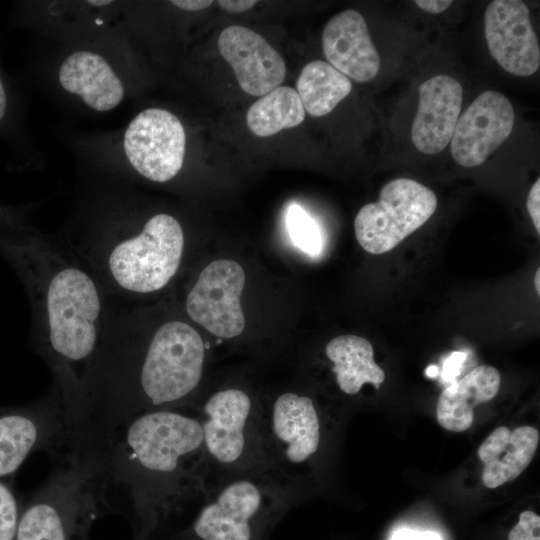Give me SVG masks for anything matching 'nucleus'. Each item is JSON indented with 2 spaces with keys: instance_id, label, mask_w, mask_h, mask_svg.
Returning <instances> with one entry per match:
<instances>
[{
  "instance_id": "obj_6",
  "label": "nucleus",
  "mask_w": 540,
  "mask_h": 540,
  "mask_svg": "<svg viewBox=\"0 0 540 540\" xmlns=\"http://www.w3.org/2000/svg\"><path fill=\"white\" fill-rule=\"evenodd\" d=\"M184 251V233L176 218L159 213L141 230L118 235L90 248V264L99 284L116 293L148 294L164 288L177 273Z\"/></svg>"
},
{
  "instance_id": "obj_32",
  "label": "nucleus",
  "mask_w": 540,
  "mask_h": 540,
  "mask_svg": "<svg viewBox=\"0 0 540 540\" xmlns=\"http://www.w3.org/2000/svg\"><path fill=\"white\" fill-rule=\"evenodd\" d=\"M7 110V95L3 81L0 77V121L4 118Z\"/></svg>"
},
{
  "instance_id": "obj_8",
  "label": "nucleus",
  "mask_w": 540,
  "mask_h": 540,
  "mask_svg": "<svg viewBox=\"0 0 540 540\" xmlns=\"http://www.w3.org/2000/svg\"><path fill=\"white\" fill-rule=\"evenodd\" d=\"M264 432L270 465L307 485L324 442V422L312 396L283 391L263 403Z\"/></svg>"
},
{
  "instance_id": "obj_34",
  "label": "nucleus",
  "mask_w": 540,
  "mask_h": 540,
  "mask_svg": "<svg viewBox=\"0 0 540 540\" xmlns=\"http://www.w3.org/2000/svg\"><path fill=\"white\" fill-rule=\"evenodd\" d=\"M89 4L91 5H96V6H103V5H108L111 3V1H108V0H104V1H88Z\"/></svg>"
},
{
  "instance_id": "obj_16",
  "label": "nucleus",
  "mask_w": 540,
  "mask_h": 540,
  "mask_svg": "<svg viewBox=\"0 0 540 540\" xmlns=\"http://www.w3.org/2000/svg\"><path fill=\"white\" fill-rule=\"evenodd\" d=\"M418 93L411 139L418 151L438 154L453 136L461 113L463 88L455 78L437 75L420 84Z\"/></svg>"
},
{
  "instance_id": "obj_19",
  "label": "nucleus",
  "mask_w": 540,
  "mask_h": 540,
  "mask_svg": "<svg viewBox=\"0 0 540 540\" xmlns=\"http://www.w3.org/2000/svg\"><path fill=\"white\" fill-rule=\"evenodd\" d=\"M59 81L67 92L100 112L115 108L124 96L123 84L111 66L90 51L71 54L60 67Z\"/></svg>"
},
{
  "instance_id": "obj_10",
  "label": "nucleus",
  "mask_w": 540,
  "mask_h": 540,
  "mask_svg": "<svg viewBox=\"0 0 540 540\" xmlns=\"http://www.w3.org/2000/svg\"><path fill=\"white\" fill-rule=\"evenodd\" d=\"M68 431L67 413L55 393L28 405L0 408V480L15 473L31 453L60 445Z\"/></svg>"
},
{
  "instance_id": "obj_20",
  "label": "nucleus",
  "mask_w": 540,
  "mask_h": 540,
  "mask_svg": "<svg viewBox=\"0 0 540 540\" xmlns=\"http://www.w3.org/2000/svg\"><path fill=\"white\" fill-rule=\"evenodd\" d=\"M500 382L499 371L490 365L477 366L459 381L452 382L438 398V423L452 432L469 429L474 421V407L492 400Z\"/></svg>"
},
{
  "instance_id": "obj_12",
  "label": "nucleus",
  "mask_w": 540,
  "mask_h": 540,
  "mask_svg": "<svg viewBox=\"0 0 540 540\" xmlns=\"http://www.w3.org/2000/svg\"><path fill=\"white\" fill-rule=\"evenodd\" d=\"M245 279L243 268L234 260L208 264L186 298L190 319L219 338L239 336L245 328L240 304Z\"/></svg>"
},
{
  "instance_id": "obj_28",
  "label": "nucleus",
  "mask_w": 540,
  "mask_h": 540,
  "mask_svg": "<svg viewBox=\"0 0 540 540\" xmlns=\"http://www.w3.org/2000/svg\"><path fill=\"white\" fill-rule=\"evenodd\" d=\"M389 540H443L442 537L432 531H418L409 528L396 530Z\"/></svg>"
},
{
  "instance_id": "obj_7",
  "label": "nucleus",
  "mask_w": 540,
  "mask_h": 540,
  "mask_svg": "<svg viewBox=\"0 0 540 540\" xmlns=\"http://www.w3.org/2000/svg\"><path fill=\"white\" fill-rule=\"evenodd\" d=\"M191 408L203 433L212 482L223 476L272 468L268 461L263 402L240 386L214 390Z\"/></svg>"
},
{
  "instance_id": "obj_3",
  "label": "nucleus",
  "mask_w": 540,
  "mask_h": 540,
  "mask_svg": "<svg viewBox=\"0 0 540 540\" xmlns=\"http://www.w3.org/2000/svg\"><path fill=\"white\" fill-rule=\"evenodd\" d=\"M109 483L122 485L147 522L193 499L212 484L199 418L192 408L142 413L107 441Z\"/></svg>"
},
{
  "instance_id": "obj_33",
  "label": "nucleus",
  "mask_w": 540,
  "mask_h": 540,
  "mask_svg": "<svg viewBox=\"0 0 540 540\" xmlns=\"http://www.w3.org/2000/svg\"><path fill=\"white\" fill-rule=\"evenodd\" d=\"M539 280H540V269L538 268L537 271H536V274H535V278H534L535 288H536V291H537L538 295H539V292H540Z\"/></svg>"
},
{
  "instance_id": "obj_30",
  "label": "nucleus",
  "mask_w": 540,
  "mask_h": 540,
  "mask_svg": "<svg viewBox=\"0 0 540 540\" xmlns=\"http://www.w3.org/2000/svg\"><path fill=\"white\" fill-rule=\"evenodd\" d=\"M218 5L227 12L231 13H240L245 12L257 3L254 0H219L217 1Z\"/></svg>"
},
{
  "instance_id": "obj_23",
  "label": "nucleus",
  "mask_w": 540,
  "mask_h": 540,
  "mask_svg": "<svg viewBox=\"0 0 540 540\" xmlns=\"http://www.w3.org/2000/svg\"><path fill=\"white\" fill-rule=\"evenodd\" d=\"M304 118L305 110L297 91L278 86L250 106L246 123L254 135L268 137L300 125Z\"/></svg>"
},
{
  "instance_id": "obj_9",
  "label": "nucleus",
  "mask_w": 540,
  "mask_h": 540,
  "mask_svg": "<svg viewBox=\"0 0 540 540\" xmlns=\"http://www.w3.org/2000/svg\"><path fill=\"white\" fill-rule=\"evenodd\" d=\"M438 204L429 187L409 178H397L380 190L378 201L365 204L354 220L359 245L370 254L389 252L419 229Z\"/></svg>"
},
{
  "instance_id": "obj_24",
  "label": "nucleus",
  "mask_w": 540,
  "mask_h": 540,
  "mask_svg": "<svg viewBox=\"0 0 540 540\" xmlns=\"http://www.w3.org/2000/svg\"><path fill=\"white\" fill-rule=\"evenodd\" d=\"M287 232L293 244L305 254L318 255L322 249L320 229L300 205L293 203L285 215Z\"/></svg>"
},
{
  "instance_id": "obj_1",
  "label": "nucleus",
  "mask_w": 540,
  "mask_h": 540,
  "mask_svg": "<svg viewBox=\"0 0 540 540\" xmlns=\"http://www.w3.org/2000/svg\"><path fill=\"white\" fill-rule=\"evenodd\" d=\"M207 345L191 325L168 321L146 341L105 327L70 428L99 441L149 411L191 408L203 379Z\"/></svg>"
},
{
  "instance_id": "obj_25",
  "label": "nucleus",
  "mask_w": 540,
  "mask_h": 540,
  "mask_svg": "<svg viewBox=\"0 0 540 540\" xmlns=\"http://www.w3.org/2000/svg\"><path fill=\"white\" fill-rule=\"evenodd\" d=\"M20 509L12 488L0 480V540H15Z\"/></svg>"
},
{
  "instance_id": "obj_18",
  "label": "nucleus",
  "mask_w": 540,
  "mask_h": 540,
  "mask_svg": "<svg viewBox=\"0 0 540 540\" xmlns=\"http://www.w3.org/2000/svg\"><path fill=\"white\" fill-rule=\"evenodd\" d=\"M539 443V431L531 426L514 430L500 426L478 448L484 464L483 484L494 489L516 479L530 464Z\"/></svg>"
},
{
  "instance_id": "obj_2",
  "label": "nucleus",
  "mask_w": 540,
  "mask_h": 540,
  "mask_svg": "<svg viewBox=\"0 0 540 540\" xmlns=\"http://www.w3.org/2000/svg\"><path fill=\"white\" fill-rule=\"evenodd\" d=\"M0 252L31 296L39 350L52 370L53 392L70 418L103 338L102 288L73 256L17 227L0 225Z\"/></svg>"
},
{
  "instance_id": "obj_4",
  "label": "nucleus",
  "mask_w": 540,
  "mask_h": 540,
  "mask_svg": "<svg viewBox=\"0 0 540 540\" xmlns=\"http://www.w3.org/2000/svg\"><path fill=\"white\" fill-rule=\"evenodd\" d=\"M51 455L53 472L20 509L15 540H70L104 501L109 479L100 451L73 444Z\"/></svg>"
},
{
  "instance_id": "obj_17",
  "label": "nucleus",
  "mask_w": 540,
  "mask_h": 540,
  "mask_svg": "<svg viewBox=\"0 0 540 540\" xmlns=\"http://www.w3.org/2000/svg\"><path fill=\"white\" fill-rule=\"evenodd\" d=\"M325 57L334 68L358 82L379 72L381 59L360 12L347 9L334 15L322 32Z\"/></svg>"
},
{
  "instance_id": "obj_22",
  "label": "nucleus",
  "mask_w": 540,
  "mask_h": 540,
  "mask_svg": "<svg viewBox=\"0 0 540 540\" xmlns=\"http://www.w3.org/2000/svg\"><path fill=\"white\" fill-rule=\"evenodd\" d=\"M296 87L304 110L322 117L350 94L352 83L328 62L315 60L302 68Z\"/></svg>"
},
{
  "instance_id": "obj_11",
  "label": "nucleus",
  "mask_w": 540,
  "mask_h": 540,
  "mask_svg": "<svg viewBox=\"0 0 540 540\" xmlns=\"http://www.w3.org/2000/svg\"><path fill=\"white\" fill-rule=\"evenodd\" d=\"M186 134L173 113L160 108L140 112L128 125L124 150L132 167L154 182L174 178L182 168Z\"/></svg>"
},
{
  "instance_id": "obj_5",
  "label": "nucleus",
  "mask_w": 540,
  "mask_h": 540,
  "mask_svg": "<svg viewBox=\"0 0 540 540\" xmlns=\"http://www.w3.org/2000/svg\"><path fill=\"white\" fill-rule=\"evenodd\" d=\"M307 485L275 469L215 479L194 520V540H258L261 531L305 494Z\"/></svg>"
},
{
  "instance_id": "obj_21",
  "label": "nucleus",
  "mask_w": 540,
  "mask_h": 540,
  "mask_svg": "<svg viewBox=\"0 0 540 540\" xmlns=\"http://www.w3.org/2000/svg\"><path fill=\"white\" fill-rule=\"evenodd\" d=\"M325 354L338 388L348 396L357 395L365 384L379 389L385 380V372L374 361L372 344L363 337L337 336L327 343Z\"/></svg>"
},
{
  "instance_id": "obj_13",
  "label": "nucleus",
  "mask_w": 540,
  "mask_h": 540,
  "mask_svg": "<svg viewBox=\"0 0 540 540\" xmlns=\"http://www.w3.org/2000/svg\"><path fill=\"white\" fill-rule=\"evenodd\" d=\"M514 120L513 106L504 94L482 92L458 118L450 141L452 158L463 167L482 164L510 136Z\"/></svg>"
},
{
  "instance_id": "obj_29",
  "label": "nucleus",
  "mask_w": 540,
  "mask_h": 540,
  "mask_svg": "<svg viewBox=\"0 0 540 540\" xmlns=\"http://www.w3.org/2000/svg\"><path fill=\"white\" fill-rule=\"evenodd\" d=\"M452 1L448 0H416L414 4L419 7L421 10L431 13L439 14L447 10Z\"/></svg>"
},
{
  "instance_id": "obj_15",
  "label": "nucleus",
  "mask_w": 540,
  "mask_h": 540,
  "mask_svg": "<svg viewBox=\"0 0 540 540\" xmlns=\"http://www.w3.org/2000/svg\"><path fill=\"white\" fill-rule=\"evenodd\" d=\"M218 48L232 67L240 88L250 95L263 96L285 78L286 65L281 55L249 28H225L218 38Z\"/></svg>"
},
{
  "instance_id": "obj_27",
  "label": "nucleus",
  "mask_w": 540,
  "mask_h": 540,
  "mask_svg": "<svg viewBox=\"0 0 540 540\" xmlns=\"http://www.w3.org/2000/svg\"><path fill=\"white\" fill-rule=\"evenodd\" d=\"M527 210L534 227L540 234V179L538 178L531 187L527 197Z\"/></svg>"
},
{
  "instance_id": "obj_26",
  "label": "nucleus",
  "mask_w": 540,
  "mask_h": 540,
  "mask_svg": "<svg viewBox=\"0 0 540 540\" xmlns=\"http://www.w3.org/2000/svg\"><path fill=\"white\" fill-rule=\"evenodd\" d=\"M508 540H540V517L533 511L525 510L518 523L510 530Z\"/></svg>"
},
{
  "instance_id": "obj_14",
  "label": "nucleus",
  "mask_w": 540,
  "mask_h": 540,
  "mask_svg": "<svg viewBox=\"0 0 540 540\" xmlns=\"http://www.w3.org/2000/svg\"><path fill=\"white\" fill-rule=\"evenodd\" d=\"M484 32L493 59L508 73L527 77L540 66V47L523 1L494 0L486 8Z\"/></svg>"
},
{
  "instance_id": "obj_31",
  "label": "nucleus",
  "mask_w": 540,
  "mask_h": 540,
  "mask_svg": "<svg viewBox=\"0 0 540 540\" xmlns=\"http://www.w3.org/2000/svg\"><path fill=\"white\" fill-rule=\"evenodd\" d=\"M173 5L188 11H199L206 9L212 4V1L208 0H173L170 1Z\"/></svg>"
}]
</instances>
